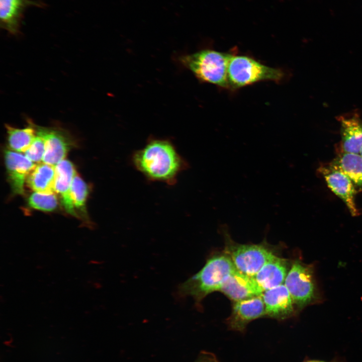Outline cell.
<instances>
[{"label":"cell","mask_w":362,"mask_h":362,"mask_svg":"<svg viewBox=\"0 0 362 362\" xmlns=\"http://www.w3.org/2000/svg\"><path fill=\"white\" fill-rule=\"evenodd\" d=\"M134 167L150 181L173 185L188 164L168 139L150 138L132 156Z\"/></svg>","instance_id":"1"},{"label":"cell","mask_w":362,"mask_h":362,"mask_svg":"<svg viewBox=\"0 0 362 362\" xmlns=\"http://www.w3.org/2000/svg\"><path fill=\"white\" fill-rule=\"evenodd\" d=\"M236 269L226 253L214 254L199 272L179 285L177 294L181 298L192 297L197 306L200 307L202 300L209 294L219 291L225 279Z\"/></svg>","instance_id":"2"},{"label":"cell","mask_w":362,"mask_h":362,"mask_svg":"<svg viewBox=\"0 0 362 362\" xmlns=\"http://www.w3.org/2000/svg\"><path fill=\"white\" fill-rule=\"evenodd\" d=\"M231 53L204 48L193 53L181 54L177 61L200 82L229 89L227 72Z\"/></svg>","instance_id":"3"},{"label":"cell","mask_w":362,"mask_h":362,"mask_svg":"<svg viewBox=\"0 0 362 362\" xmlns=\"http://www.w3.org/2000/svg\"><path fill=\"white\" fill-rule=\"evenodd\" d=\"M229 89L235 90L261 81L282 82L286 77L281 68L271 67L253 57L232 52L228 67Z\"/></svg>","instance_id":"4"},{"label":"cell","mask_w":362,"mask_h":362,"mask_svg":"<svg viewBox=\"0 0 362 362\" xmlns=\"http://www.w3.org/2000/svg\"><path fill=\"white\" fill-rule=\"evenodd\" d=\"M284 284L298 310L314 304L320 298L313 266L298 260L292 263Z\"/></svg>","instance_id":"5"},{"label":"cell","mask_w":362,"mask_h":362,"mask_svg":"<svg viewBox=\"0 0 362 362\" xmlns=\"http://www.w3.org/2000/svg\"><path fill=\"white\" fill-rule=\"evenodd\" d=\"M236 269L253 277L275 254L264 245L241 244L227 238L224 250Z\"/></svg>","instance_id":"6"},{"label":"cell","mask_w":362,"mask_h":362,"mask_svg":"<svg viewBox=\"0 0 362 362\" xmlns=\"http://www.w3.org/2000/svg\"><path fill=\"white\" fill-rule=\"evenodd\" d=\"M318 172L324 179L328 188L345 204L350 214L357 216L360 214L355 196L356 190L349 177L331 162L321 164Z\"/></svg>","instance_id":"7"},{"label":"cell","mask_w":362,"mask_h":362,"mask_svg":"<svg viewBox=\"0 0 362 362\" xmlns=\"http://www.w3.org/2000/svg\"><path fill=\"white\" fill-rule=\"evenodd\" d=\"M37 132L45 142V152L42 162L55 166L64 160L71 144L68 133L61 128L38 125Z\"/></svg>","instance_id":"8"},{"label":"cell","mask_w":362,"mask_h":362,"mask_svg":"<svg viewBox=\"0 0 362 362\" xmlns=\"http://www.w3.org/2000/svg\"><path fill=\"white\" fill-rule=\"evenodd\" d=\"M264 316L265 308L261 295L234 302L227 323L231 329L241 331L250 322Z\"/></svg>","instance_id":"9"},{"label":"cell","mask_w":362,"mask_h":362,"mask_svg":"<svg viewBox=\"0 0 362 362\" xmlns=\"http://www.w3.org/2000/svg\"><path fill=\"white\" fill-rule=\"evenodd\" d=\"M219 291L233 302L260 296L263 292L253 277L237 269L225 279Z\"/></svg>","instance_id":"10"},{"label":"cell","mask_w":362,"mask_h":362,"mask_svg":"<svg viewBox=\"0 0 362 362\" xmlns=\"http://www.w3.org/2000/svg\"><path fill=\"white\" fill-rule=\"evenodd\" d=\"M340 126L341 140L337 152L359 154L362 149V120L357 113L337 117Z\"/></svg>","instance_id":"11"},{"label":"cell","mask_w":362,"mask_h":362,"mask_svg":"<svg viewBox=\"0 0 362 362\" xmlns=\"http://www.w3.org/2000/svg\"><path fill=\"white\" fill-rule=\"evenodd\" d=\"M44 5L39 1L0 0L1 27L12 35H17L26 10L31 7L43 8Z\"/></svg>","instance_id":"12"},{"label":"cell","mask_w":362,"mask_h":362,"mask_svg":"<svg viewBox=\"0 0 362 362\" xmlns=\"http://www.w3.org/2000/svg\"><path fill=\"white\" fill-rule=\"evenodd\" d=\"M5 162L13 193L23 195L25 182L35 164L25 155L10 150L5 151Z\"/></svg>","instance_id":"13"},{"label":"cell","mask_w":362,"mask_h":362,"mask_svg":"<svg viewBox=\"0 0 362 362\" xmlns=\"http://www.w3.org/2000/svg\"><path fill=\"white\" fill-rule=\"evenodd\" d=\"M262 297L266 316L282 320L295 314L292 299L285 284L264 291Z\"/></svg>","instance_id":"14"},{"label":"cell","mask_w":362,"mask_h":362,"mask_svg":"<svg viewBox=\"0 0 362 362\" xmlns=\"http://www.w3.org/2000/svg\"><path fill=\"white\" fill-rule=\"evenodd\" d=\"M55 168L54 192L60 196L65 211L78 217L70 195L72 181L76 174L74 165L70 161L64 159L57 163Z\"/></svg>","instance_id":"15"},{"label":"cell","mask_w":362,"mask_h":362,"mask_svg":"<svg viewBox=\"0 0 362 362\" xmlns=\"http://www.w3.org/2000/svg\"><path fill=\"white\" fill-rule=\"evenodd\" d=\"M289 270L287 260L274 254L253 278L264 292L283 284Z\"/></svg>","instance_id":"16"},{"label":"cell","mask_w":362,"mask_h":362,"mask_svg":"<svg viewBox=\"0 0 362 362\" xmlns=\"http://www.w3.org/2000/svg\"><path fill=\"white\" fill-rule=\"evenodd\" d=\"M55 166L42 162L35 165L29 174L26 183L36 192H55Z\"/></svg>","instance_id":"17"},{"label":"cell","mask_w":362,"mask_h":362,"mask_svg":"<svg viewBox=\"0 0 362 362\" xmlns=\"http://www.w3.org/2000/svg\"><path fill=\"white\" fill-rule=\"evenodd\" d=\"M27 125L23 128L6 125L7 141L9 147L15 151L25 152L36 135L37 125L28 120Z\"/></svg>","instance_id":"18"},{"label":"cell","mask_w":362,"mask_h":362,"mask_svg":"<svg viewBox=\"0 0 362 362\" xmlns=\"http://www.w3.org/2000/svg\"><path fill=\"white\" fill-rule=\"evenodd\" d=\"M331 163L346 174L355 186L362 188V156L359 154L337 152Z\"/></svg>","instance_id":"19"},{"label":"cell","mask_w":362,"mask_h":362,"mask_svg":"<svg viewBox=\"0 0 362 362\" xmlns=\"http://www.w3.org/2000/svg\"><path fill=\"white\" fill-rule=\"evenodd\" d=\"M85 183L76 174L72 181L70 195L74 207L85 215V202L88 195Z\"/></svg>","instance_id":"20"},{"label":"cell","mask_w":362,"mask_h":362,"mask_svg":"<svg viewBox=\"0 0 362 362\" xmlns=\"http://www.w3.org/2000/svg\"><path fill=\"white\" fill-rule=\"evenodd\" d=\"M28 204L32 208L46 212L54 210L57 206V197L54 192H35L28 199Z\"/></svg>","instance_id":"21"},{"label":"cell","mask_w":362,"mask_h":362,"mask_svg":"<svg viewBox=\"0 0 362 362\" xmlns=\"http://www.w3.org/2000/svg\"><path fill=\"white\" fill-rule=\"evenodd\" d=\"M45 152V142L44 138L36 131V135L25 155L32 162L40 163L42 161Z\"/></svg>","instance_id":"22"},{"label":"cell","mask_w":362,"mask_h":362,"mask_svg":"<svg viewBox=\"0 0 362 362\" xmlns=\"http://www.w3.org/2000/svg\"><path fill=\"white\" fill-rule=\"evenodd\" d=\"M194 362H219V361L213 353L202 351Z\"/></svg>","instance_id":"23"},{"label":"cell","mask_w":362,"mask_h":362,"mask_svg":"<svg viewBox=\"0 0 362 362\" xmlns=\"http://www.w3.org/2000/svg\"><path fill=\"white\" fill-rule=\"evenodd\" d=\"M302 362H346L344 358L339 356H335L331 360L327 361L317 359L306 358Z\"/></svg>","instance_id":"24"},{"label":"cell","mask_w":362,"mask_h":362,"mask_svg":"<svg viewBox=\"0 0 362 362\" xmlns=\"http://www.w3.org/2000/svg\"><path fill=\"white\" fill-rule=\"evenodd\" d=\"M359 154L362 156V149H361V151H360V152Z\"/></svg>","instance_id":"25"}]
</instances>
